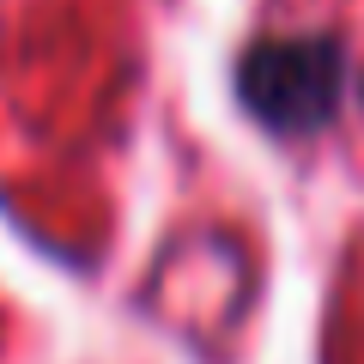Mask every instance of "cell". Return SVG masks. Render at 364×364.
<instances>
[{
	"label": "cell",
	"instance_id": "6da1fadb",
	"mask_svg": "<svg viewBox=\"0 0 364 364\" xmlns=\"http://www.w3.org/2000/svg\"><path fill=\"white\" fill-rule=\"evenodd\" d=\"M346 55L334 37H279L255 43L237 67V97L273 134H316L340 104Z\"/></svg>",
	"mask_w": 364,
	"mask_h": 364
}]
</instances>
